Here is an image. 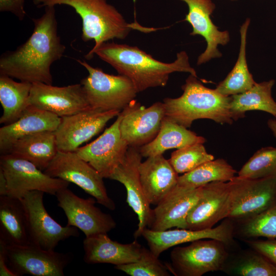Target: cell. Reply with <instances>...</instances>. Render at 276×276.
Here are the masks:
<instances>
[{
  "mask_svg": "<svg viewBox=\"0 0 276 276\" xmlns=\"http://www.w3.org/2000/svg\"><path fill=\"white\" fill-rule=\"evenodd\" d=\"M32 83L14 81L12 78L0 74V102L3 113L0 123L8 125L16 121L29 106Z\"/></svg>",
  "mask_w": 276,
  "mask_h": 276,
  "instance_id": "f546056e",
  "label": "cell"
},
{
  "mask_svg": "<svg viewBox=\"0 0 276 276\" xmlns=\"http://www.w3.org/2000/svg\"><path fill=\"white\" fill-rule=\"evenodd\" d=\"M29 105L52 112L60 118L90 107L81 83L58 87L41 82L33 83Z\"/></svg>",
  "mask_w": 276,
  "mask_h": 276,
  "instance_id": "2e32d148",
  "label": "cell"
},
{
  "mask_svg": "<svg viewBox=\"0 0 276 276\" xmlns=\"http://www.w3.org/2000/svg\"><path fill=\"white\" fill-rule=\"evenodd\" d=\"M185 3L188 7V12L185 20L192 27V36L199 35L205 39L206 47L198 57L197 64H205L212 59L219 58L222 53L219 45H225L230 41L228 31H220L213 22L211 15L216 9L212 0H179Z\"/></svg>",
  "mask_w": 276,
  "mask_h": 276,
  "instance_id": "ac0fdd59",
  "label": "cell"
},
{
  "mask_svg": "<svg viewBox=\"0 0 276 276\" xmlns=\"http://www.w3.org/2000/svg\"><path fill=\"white\" fill-rule=\"evenodd\" d=\"M0 168L7 181V195L21 199L29 192L39 191L56 195L70 182L45 174L32 163L10 154L1 155Z\"/></svg>",
  "mask_w": 276,
  "mask_h": 276,
  "instance_id": "9c48e42d",
  "label": "cell"
},
{
  "mask_svg": "<svg viewBox=\"0 0 276 276\" xmlns=\"http://www.w3.org/2000/svg\"><path fill=\"white\" fill-rule=\"evenodd\" d=\"M254 250L244 254L232 265L233 273L240 276H276V265Z\"/></svg>",
  "mask_w": 276,
  "mask_h": 276,
  "instance_id": "e575fe53",
  "label": "cell"
},
{
  "mask_svg": "<svg viewBox=\"0 0 276 276\" xmlns=\"http://www.w3.org/2000/svg\"><path fill=\"white\" fill-rule=\"evenodd\" d=\"M230 197L228 181H214L202 186L200 196L188 215L186 229L211 228L226 218Z\"/></svg>",
  "mask_w": 276,
  "mask_h": 276,
  "instance_id": "d6986e66",
  "label": "cell"
},
{
  "mask_svg": "<svg viewBox=\"0 0 276 276\" xmlns=\"http://www.w3.org/2000/svg\"><path fill=\"white\" fill-rule=\"evenodd\" d=\"M234 226L232 220L225 218L218 226L211 228L192 230L177 228L174 229L153 231L145 228L141 236L147 241L149 249L157 257L174 246L204 239L220 240L227 245L234 237Z\"/></svg>",
  "mask_w": 276,
  "mask_h": 276,
  "instance_id": "ffe728a7",
  "label": "cell"
},
{
  "mask_svg": "<svg viewBox=\"0 0 276 276\" xmlns=\"http://www.w3.org/2000/svg\"><path fill=\"white\" fill-rule=\"evenodd\" d=\"M0 243L6 246L30 244L27 216L21 199L0 196Z\"/></svg>",
  "mask_w": 276,
  "mask_h": 276,
  "instance_id": "d4e9b609",
  "label": "cell"
},
{
  "mask_svg": "<svg viewBox=\"0 0 276 276\" xmlns=\"http://www.w3.org/2000/svg\"><path fill=\"white\" fill-rule=\"evenodd\" d=\"M122 111L114 122L97 139L80 147L75 152L103 178H109L122 163L129 146L122 137L120 124Z\"/></svg>",
  "mask_w": 276,
  "mask_h": 276,
  "instance_id": "4fadbf2b",
  "label": "cell"
},
{
  "mask_svg": "<svg viewBox=\"0 0 276 276\" xmlns=\"http://www.w3.org/2000/svg\"><path fill=\"white\" fill-rule=\"evenodd\" d=\"M239 234L246 238L276 239V203L264 211L242 220Z\"/></svg>",
  "mask_w": 276,
  "mask_h": 276,
  "instance_id": "d6a6232c",
  "label": "cell"
},
{
  "mask_svg": "<svg viewBox=\"0 0 276 276\" xmlns=\"http://www.w3.org/2000/svg\"><path fill=\"white\" fill-rule=\"evenodd\" d=\"M44 13L32 18L33 32L16 50L0 58V74L31 83L52 84V64L63 56L65 46L58 34L54 6L44 7Z\"/></svg>",
  "mask_w": 276,
  "mask_h": 276,
  "instance_id": "6da1fadb",
  "label": "cell"
},
{
  "mask_svg": "<svg viewBox=\"0 0 276 276\" xmlns=\"http://www.w3.org/2000/svg\"><path fill=\"white\" fill-rule=\"evenodd\" d=\"M7 181L3 170L0 168V196L7 195Z\"/></svg>",
  "mask_w": 276,
  "mask_h": 276,
  "instance_id": "ab89813d",
  "label": "cell"
},
{
  "mask_svg": "<svg viewBox=\"0 0 276 276\" xmlns=\"http://www.w3.org/2000/svg\"><path fill=\"white\" fill-rule=\"evenodd\" d=\"M213 159L214 156L207 152L203 144L196 143L173 151L169 160L178 174H185Z\"/></svg>",
  "mask_w": 276,
  "mask_h": 276,
  "instance_id": "836d02e7",
  "label": "cell"
},
{
  "mask_svg": "<svg viewBox=\"0 0 276 276\" xmlns=\"http://www.w3.org/2000/svg\"><path fill=\"white\" fill-rule=\"evenodd\" d=\"M33 3L37 8L58 5L73 8L82 20V40L95 42L90 51L109 40L124 39L134 29L145 32L154 30L145 28L137 23H128L107 0H33Z\"/></svg>",
  "mask_w": 276,
  "mask_h": 276,
  "instance_id": "3957f363",
  "label": "cell"
},
{
  "mask_svg": "<svg viewBox=\"0 0 276 276\" xmlns=\"http://www.w3.org/2000/svg\"><path fill=\"white\" fill-rule=\"evenodd\" d=\"M274 79L256 83L247 91L231 96L230 111L236 121L245 117V112L251 110H260L276 117V102L271 94L275 84Z\"/></svg>",
  "mask_w": 276,
  "mask_h": 276,
  "instance_id": "83f0119b",
  "label": "cell"
},
{
  "mask_svg": "<svg viewBox=\"0 0 276 276\" xmlns=\"http://www.w3.org/2000/svg\"><path fill=\"white\" fill-rule=\"evenodd\" d=\"M181 89L183 93L180 97L163 100L168 118L187 128L194 121L201 119L221 124L231 125L234 122L229 108L230 96L205 86L190 74Z\"/></svg>",
  "mask_w": 276,
  "mask_h": 276,
  "instance_id": "277c9868",
  "label": "cell"
},
{
  "mask_svg": "<svg viewBox=\"0 0 276 276\" xmlns=\"http://www.w3.org/2000/svg\"><path fill=\"white\" fill-rule=\"evenodd\" d=\"M121 112L89 107L61 118L60 123L54 131L58 151L75 152L82 144L101 131L106 123Z\"/></svg>",
  "mask_w": 276,
  "mask_h": 276,
  "instance_id": "7c38bea8",
  "label": "cell"
},
{
  "mask_svg": "<svg viewBox=\"0 0 276 276\" xmlns=\"http://www.w3.org/2000/svg\"><path fill=\"white\" fill-rule=\"evenodd\" d=\"M43 172L54 178L73 183L110 210L116 205L107 194L104 178L88 163L75 152L58 151Z\"/></svg>",
  "mask_w": 276,
  "mask_h": 276,
  "instance_id": "ba28073f",
  "label": "cell"
},
{
  "mask_svg": "<svg viewBox=\"0 0 276 276\" xmlns=\"http://www.w3.org/2000/svg\"><path fill=\"white\" fill-rule=\"evenodd\" d=\"M0 11L11 13L22 20L26 14L25 0H0Z\"/></svg>",
  "mask_w": 276,
  "mask_h": 276,
  "instance_id": "74e56055",
  "label": "cell"
},
{
  "mask_svg": "<svg viewBox=\"0 0 276 276\" xmlns=\"http://www.w3.org/2000/svg\"><path fill=\"white\" fill-rule=\"evenodd\" d=\"M142 157L139 147H129L123 161L109 178L122 183L126 189V201L137 215L139 221L134 234L135 239L141 236L142 231L147 227L152 211L140 177L139 168Z\"/></svg>",
  "mask_w": 276,
  "mask_h": 276,
  "instance_id": "e0dca14e",
  "label": "cell"
},
{
  "mask_svg": "<svg viewBox=\"0 0 276 276\" xmlns=\"http://www.w3.org/2000/svg\"><path fill=\"white\" fill-rule=\"evenodd\" d=\"M117 270L131 276H169L167 264H163L150 249L143 247L139 259L136 262L115 266Z\"/></svg>",
  "mask_w": 276,
  "mask_h": 276,
  "instance_id": "d590c367",
  "label": "cell"
},
{
  "mask_svg": "<svg viewBox=\"0 0 276 276\" xmlns=\"http://www.w3.org/2000/svg\"><path fill=\"white\" fill-rule=\"evenodd\" d=\"M250 19L247 18L240 28V43L237 61L230 72L215 88L225 96L244 93L257 83L250 73L246 59V44Z\"/></svg>",
  "mask_w": 276,
  "mask_h": 276,
  "instance_id": "f1b7e54d",
  "label": "cell"
},
{
  "mask_svg": "<svg viewBox=\"0 0 276 276\" xmlns=\"http://www.w3.org/2000/svg\"><path fill=\"white\" fill-rule=\"evenodd\" d=\"M139 170L144 194L150 204H158L178 186V174L163 154L147 157Z\"/></svg>",
  "mask_w": 276,
  "mask_h": 276,
  "instance_id": "603a6c76",
  "label": "cell"
},
{
  "mask_svg": "<svg viewBox=\"0 0 276 276\" xmlns=\"http://www.w3.org/2000/svg\"><path fill=\"white\" fill-rule=\"evenodd\" d=\"M229 1H237L238 0H229Z\"/></svg>",
  "mask_w": 276,
  "mask_h": 276,
  "instance_id": "b9f144b4",
  "label": "cell"
},
{
  "mask_svg": "<svg viewBox=\"0 0 276 276\" xmlns=\"http://www.w3.org/2000/svg\"><path fill=\"white\" fill-rule=\"evenodd\" d=\"M224 242L212 239L196 240L187 246H178L171 252V264H166L170 273L180 276H201L222 270L228 259Z\"/></svg>",
  "mask_w": 276,
  "mask_h": 276,
  "instance_id": "8992f818",
  "label": "cell"
},
{
  "mask_svg": "<svg viewBox=\"0 0 276 276\" xmlns=\"http://www.w3.org/2000/svg\"><path fill=\"white\" fill-rule=\"evenodd\" d=\"M228 182L231 197L226 218L242 221L276 203V176L258 179L237 176Z\"/></svg>",
  "mask_w": 276,
  "mask_h": 276,
  "instance_id": "52a82bcc",
  "label": "cell"
},
{
  "mask_svg": "<svg viewBox=\"0 0 276 276\" xmlns=\"http://www.w3.org/2000/svg\"><path fill=\"white\" fill-rule=\"evenodd\" d=\"M61 118L52 112L29 105L15 122L0 128V152L6 154L11 146L25 136L43 131L54 132Z\"/></svg>",
  "mask_w": 276,
  "mask_h": 276,
  "instance_id": "cb8c5ba5",
  "label": "cell"
},
{
  "mask_svg": "<svg viewBox=\"0 0 276 276\" xmlns=\"http://www.w3.org/2000/svg\"><path fill=\"white\" fill-rule=\"evenodd\" d=\"M83 247L85 263H108L115 266L136 262L140 258L143 249L136 240L122 244L112 240L106 233L85 237Z\"/></svg>",
  "mask_w": 276,
  "mask_h": 276,
  "instance_id": "7402d4cb",
  "label": "cell"
},
{
  "mask_svg": "<svg viewBox=\"0 0 276 276\" xmlns=\"http://www.w3.org/2000/svg\"><path fill=\"white\" fill-rule=\"evenodd\" d=\"M0 275L1 276H17L9 267L3 244H0Z\"/></svg>",
  "mask_w": 276,
  "mask_h": 276,
  "instance_id": "f35d334b",
  "label": "cell"
},
{
  "mask_svg": "<svg viewBox=\"0 0 276 276\" xmlns=\"http://www.w3.org/2000/svg\"><path fill=\"white\" fill-rule=\"evenodd\" d=\"M77 61L88 73L80 83L90 107L121 111L134 100L138 93L128 78L107 74L85 60Z\"/></svg>",
  "mask_w": 276,
  "mask_h": 276,
  "instance_id": "5b68a950",
  "label": "cell"
},
{
  "mask_svg": "<svg viewBox=\"0 0 276 276\" xmlns=\"http://www.w3.org/2000/svg\"><path fill=\"white\" fill-rule=\"evenodd\" d=\"M95 54L112 66L119 74L128 78L137 93L149 88L166 86L170 75L174 72L189 73L197 77L185 51L177 53L173 62L165 63L137 47L106 42L90 51L85 58L90 60Z\"/></svg>",
  "mask_w": 276,
  "mask_h": 276,
  "instance_id": "7a4b0ae2",
  "label": "cell"
},
{
  "mask_svg": "<svg viewBox=\"0 0 276 276\" xmlns=\"http://www.w3.org/2000/svg\"><path fill=\"white\" fill-rule=\"evenodd\" d=\"M55 196L58 206L66 216V225L79 229L85 237L107 234L116 227V223L112 216L95 205V199L79 197L67 188L59 191Z\"/></svg>",
  "mask_w": 276,
  "mask_h": 276,
  "instance_id": "5bb4252c",
  "label": "cell"
},
{
  "mask_svg": "<svg viewBox=\"0 0 276 276\" xmlns=\"http://www.w3.org/2000/svg\"><path fill=\"white\" fill-rule=\"evenodd\" d=\"M267 126L271 131L273 136L276 139V117L269 119L267 122Z\"/></svg>",
  "mask_w": 276,
  "mask_h": 276,
  "instance_id": "60d3db41",
  "label": "cell"
},
{
  "mask_svg": "<svg viewBox=\"0 0 276 276\" xmlns=\"http://www.w3.org/2000/svg\"><path fill=\"white\" fill-rule=\"evenodd\" d=\"M44 193L30 191L21 200L27 216L30 244L54 250L60 241L79 234L77 227L62 226L48 214L43 204Z\"/></svg>",
  "mask_w": 276,
  "mask_h": 276,
  "instance_id": "30bf717a",
  "label": "cell"
},
{
  "mask_svg": "<svg viewBox=\"0 0 276 276\" xmlns=\"http://www.w3.org/2000/svg\"><path fill=\"white\" fill-rule=\"evenodd\" d=\"M238 176L252 179L276 176V148L268 146L257 151L242 166Z\"/></svg>",
  "mask_w": 276,
  "mask_h": 276,
  "instance_id": "1f68e13d",
  "label": "cell"
},
{
  "mask_svg": "<svg viewBox=\"0 0 276 276\" xmlns=\"http://www.w3.org/2000/svg\"><path fill=\"white\" fill-rule=\"evenodd\" d=\"M248 245L276 265V239L249 240Z\"/></svg>",
  "mask_w": 276,
  "mask_h": 276,
  "instance_id": "8d00e7d4",
  "label": "cell"
},
{
  "mask_svg": "<svg viewBox=\"0 0 276 276\" xmlns=\"http://www.w3.org/2000/svg\"><path fill=\"white\" fill-rule=\"evenodd\" d=\"M120 130L129 147H141L158 134L165 115L163 102H156L146 108L133 100L122 110Z\"/></svg>",
  "mask_w": 276,
  "mask_h": 276,
  "instance_id": "9a60e30c",
  "label": "cell"
},
{
  "mask_svg": "<svg viewBox=\"0 0 276 276\" xmlns=\"http://www.w3.org/2000/svg\"><path fill=\"white\" fill-rule=\"evenodd\" d=\"M3 245L10 269L17 276H63L64 270L73 258L71 253L47 250L32 244Z\"/></svg>",
  "mask_w": 276,
  "mask_h": 276,
  "instance_id": "8fae6325",
  "label": "cell"
},
{
  "mask_svg": "<svg viewBox=\"0 0 276 276\" xmlns=\"http://www.w3.org/2000/svg\"><path fill=\"white\" fill-rule=\"evenodd\" d=\"M58 151L54 132L43 131L17 140L6 154L26 159L43 171Z\"/></svg>",
  "mask_w": 276,
  "mask_h": 276,
  "instance_id": "484cf974",
  "label": "cell"
},
{
  "mask_svg": "<svg viewBox=\"0 0 276 276\" xmlns=\"http://www.w3.org/2000/svg\"><path fill=\"white\" fill-rule=\"evenodd\" d=\"M236 173L237 171L225 159H213L179 176L178 186L197 188L212 182H227L235 176Z\"/></svg>",
  "mask_w": 276,
  "mask_h": 276,
  "instance_id": "4dcf8cb0",
  "label": "cell"
},
{
  "mask_svg": "<svg viewBox=\"0 0 276 276\" xmlns=\"http://www.w3.org/2000/svg\"><path fill=\"white\" fill-rule=\"evenodd\" d=\"M205 141L204 137L197 135L165 116L156 137L139 148L142 156L148 157L163 154L170 149H178L196 143L204 144Z\"/></svg>",
  "mask_w": 276,
  "mask_h": 276,
  "instance_id": "4316f807",
  "label": "cell"
},
{
  "mask_svg": "<svg viewBox=\"0 0 276 276\" xmlns=\"http://www.w3.org/2000/svg\"><path fill=\"white\" fill-rule=\"evenodd\" d=\"M202 187L190 188L177 186L152 209L147 228L165 231L172 227L187 228L188 215L196 203Z\"/></svg>",
  "mask_w": 276,
  "mask_h": 276,
  "instance_id": "44dd1931",
  "label": "cell"
}]
</instances>
